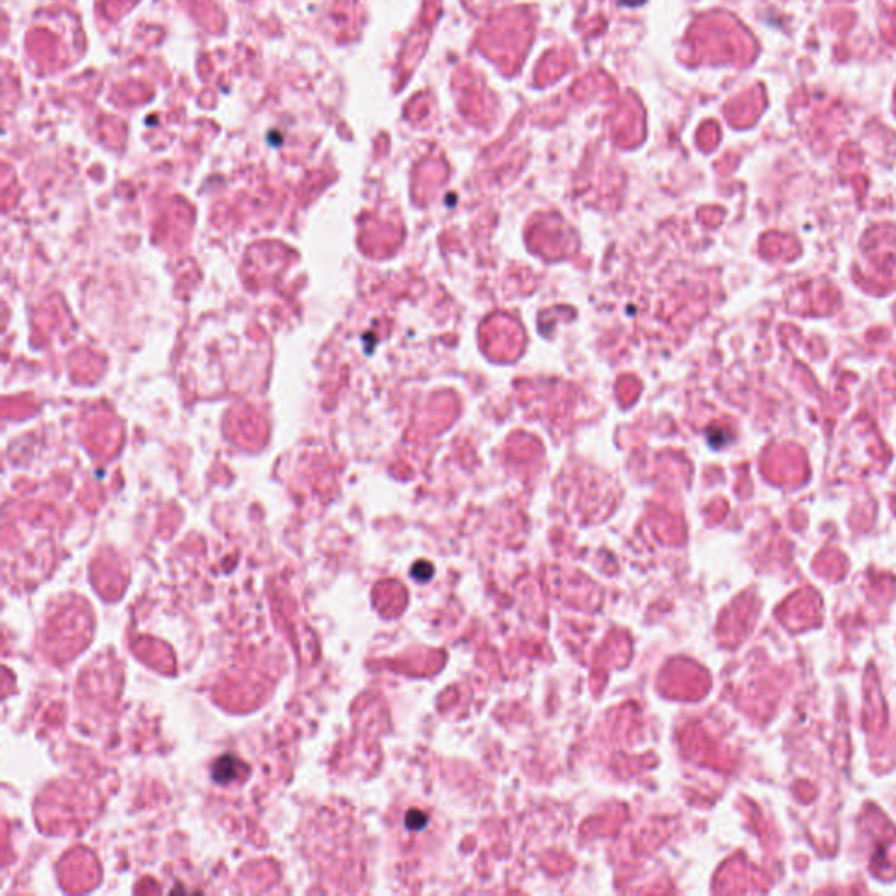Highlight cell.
Masks as SVG:
<instances>
[{
    "label": "cell",
    "instance_id": "6da1fadb",
    "mask_svg": "<svg viewBox=\"0 0 896 896\" xmlns=\"http://www.w3.org/2000/svg\"><path fill=\"white\" fill-rule=\"evenodd\" d=\"M240 760H236L233 755H224L217 758L212 765V777L217 782H228L238 775Z\"/></svg>",
    "mask_w": 896,
    "mask_h": 896
},
{
    "label": "cell",
    "instance_id": "7a4b0ae2",
    "mask_svg": "<svg viewBox=\"0 0 896 896\" xmlns=\"http://www.w3.org/2000/svg\"><path fill=\"white\" fill-rule=\"evenodd\" d=\"M434 574V567L427 562H417L414 567H411V576L418 581H427L431 580Z\"/></svg>",
    "mask_w": 896,
    "mask_h": 896
},
{
    "label": "cell",
    "instance_id": "3957f363",
    "mask_svg": "<svg viewBox=\"0 0 896 896\" xmlns=\"http://www.w3.org/2000/svg\"><path fill=\"white\" fill-rule=\"evenodd\" d=\"M405 823H407V826L410 828V830H422V828L425 826V823H427V816H425L422 811H410V813L407 814Z\"/></svg>",
    "mask_w": 896,
    "mask_h": 896
},
{
    "label": "cell",
    "instance_id": "277c9868",
    "mask_svg": "<svg viewBox=\"0 0 896 896\" xmlns=\"http://www.w3.org/2000/svg\"><path fill=\"white\" fill-rule=\"evenodd\" d=\"M622 2L625 6H638V4H642L644 0H622Z\"/></svg>",
    "mask_w": 896,
    "mask_h": 896
}]
</instances>
